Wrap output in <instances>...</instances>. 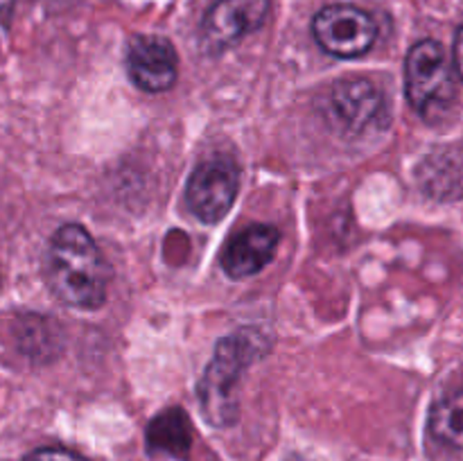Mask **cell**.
<instances>
[{
    "label": "cell",
    "instance_id": "obj_8",
    "mask_svg": "<svg viewBox=\"0 0 463 461\" xmlns=\"http://www.w3.org/2000/svg\"><path fill=\"white\" fill-rule=\"evenodd\" d=\"M179 59L163 36H136L127 50V71L134 84L147 93H161L175 86Z\"/></svg>",
    "mask_w": 463,
    "mask_h": 461
},
{
    "label": "cell",
    "instance_id": "obj_7",
    "mask_svg": "<svg viewBox=\"0 0 463 461\" xmlns=\"http://www.w3.org/2000/svg\"><path fill=\"white\" fill-rule=\"evenodd\" d=\"M269 14V0H217L202 23V43L208 52H222L251 32L260 30Z\"/></svg>",
    "mask_w": 463,
    "mask_h": 461
},
{
    "label": "cell",
    "instance_id": "obj_12",
    "mask_svg": "<svg viewBox=\"0 0 463 461\" xmlns=\"http://www.w3.org/2000/svg\"><path fill=\"white\" fill-rule=\"evenodd\" d=\"M23 461H89L77 452L66 450V447H39L30 452Z\"/></svg>",
    "mask_w": 463,
    "mask_h": 461
},
{
    "label": "cell",
    "instance_id": "obj_1",
    "mask_svg": "<svg viewBox=\"0 0 463 461\" xmlns=\"http://www.w3.org/2000/svg\"><path fill=\"white\" fill-rule=\"evenodd\" d=\"M107 260L98 244L80 224H66L52 235L45 251V280L61 303L95 310L107 301Z\"/></svg>",
    "mask_w": 463,
    "mask_h": 461
},
{
    "label": "cell",
    "instance_id": "obj_14",
    "mask_svg": "<svg viewBox=\"0 0 463 461\" xmlns=\"http://www.w3.org/2000/svg\"><path fill=\"white\" fill-rule=\"evenodd\" d=\"M14 3H16V0H0V23H5L12 16Z\"/></svg>",
    "mask_w": 463,
    "mask_h": 461
},
{
    "label": "cell",
    "instance_id": "obj_4",
    "mask_svg": "<svg viewBox=\"0 0 463 461\" xmlns=\"http://www.w3.org/2000/svg\"><path fill=\"white\" fill-rule=\"evenodd\" d=\"M312 34L328 54L353 59L371 50L378 39V25L364 9L353 5H330L315 16Z\"/></svg>",
    "mask_w": 463,
    "mask_h": 461
},
{
    "label": "cell",
    "instance_id": "obj_10",
    "mask_svg": "<svg viewBox=\"0 0 463 461\" xmlns=\"http://www.w3.org/2000/svg\"><path fill=\"white\" fill-rule=\"evenodd\" d=\"M147 446L152 452L185 456L193 446V429L184 409H167L149 423Z\"/></svg>",
    "mask_w": 463,
    "mask_h": 461
},
{
    "label": "cell",
    "instance_id": "obj_6",
    "mask_svg": "<svg viewBox=\"0 0 463 461\" xmlns=\"http://www.w3.org/2000/svg\"><path fill=\"white\" fill-rule=\"evenodd\" d=\"M240 188V172L231 158L217 156L199 163L185 188V202L203 224H215L235 202Z\"/></svg>",
    "mask_w": 463,
    "mask_h": 461
},
{
    "label": "cell",
    "instance_id": "obj_13",
    "mask_svg": "<svg viewBox=\"0 0 463 461\" xmlns=\"http://www.w3.org/2000/svg\"><path fill=\"white\" fill-rule=\"evenodd\" d=\"M455 66L463 80V25L459 27V32H457L455 36Z\"/></svg>",
    "mask_w": 463,
    "mask_h": 461
},
{
    "label": "cell",
    "instance_id": "obj_9",
    "mask_svg": "<svg viewBox=\"0 0 463 461\" xmlns=\"http://www.w3.org/2000/svg\"><path fill=\"white\" fill-rule=\"evenodd\" d=\"M279 240L280 235L274 226H249L226 244L222 251V267L231 278H249L274 260Z\"/></svg>",
    "mask_w": 463,
    "mask_h": 461
},
{
    "label": "cell",
    "instance_id": "obj_3",
    "mask_svg": "<svg viewBox=\"0 0 463 461\" xmlns=\"http://www.w3.org/2000/svg\"><path fill=\"white\" fill-rule=\"evenodd\" d=\"M407 99L425 120H437L455 102V77L439 41H419L405 63Z\"/></svg>",
    "mask_w": 463,
    "mask_h": 461
},
{
    "label": "cell",
    "instance_id": "obj_2",
    "mask_svg": "<svg viewBox=\"0 0 463 461\" xmlns=\"http://www.w3.org/2000/svg\"><path fill=\"white\" fill-rule=\"evenodd\" d=\"M269 351L267 334L256 328H242L220 339L211 364L199 380L197 393L203 419L215 428H229L238 420V387L244 369Z\"/></svg>",
    "mask_w": 463,
    "mask_h": 461
},
{
    "label": "cell",
    "instance_id": "obj_5",
    "mask_svg": "<svg viewBox=\"0 0 463 461\" xmlns=\"http://www.w3.org/2000/svg\"><path fill=\"white\" fill-rule=\"evenodd\" d=\"M326 113L337 131L346 136H364L369 131L383 129L389 120L383 93L366 80L339 81L330 90Z\"/></svg>",
    "mask_w": 463,
    "mask_h": 461
},
{
    "label": "cell",
    "instance_id": "obj_11",
    "mask_svg": "<svg viewBox=\"0 0 463 461\" xmlns=\"http://www.w3.org/2000/svg\"><path fill=\"white\" fill-rule=\"evenodd\" d=\"M430 434L437 443L463 450V389L448 393L430 411Z\"/></svg>",
    "mask_w": 463,
    "mask_h": 461
}]
</instances>
